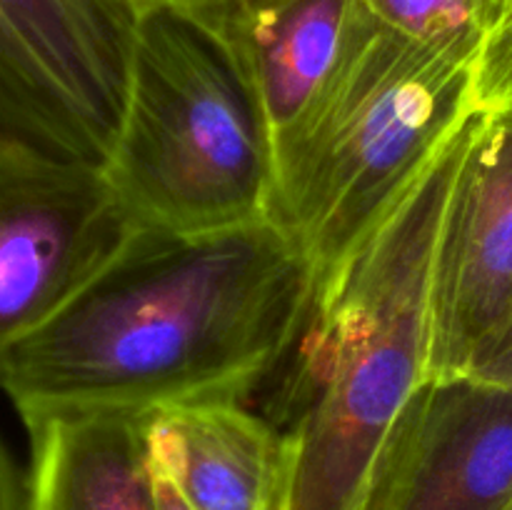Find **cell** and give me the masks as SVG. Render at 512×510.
I'll list each match as a JSON object with an SVG mask.
<instances>
[{"label":"cell","mask_w":512,"mask_h":510,"mask_svg":"<svg viewBox=\"0 0 512 510\" xmlns=\"http://www.w3.org/2000/svg\"><path fill=\"white\" fill-rule=\"evenodd\" d=\"M318 295L270 218L200 235L138 230L128 248L0 363L20 420L245 400L288 358Z\"/></svg>","instance_id":"cell-1"},{"label":"cell","mask_w":512,"mask_h":510,"mask_svg":"<svg viewBox=\"0 0 512 510\" xmlns=\"http://www.w3.org/2000/svg\"><path fill=\"white\" fill-rule=\"evenodd\" d=\"M475 115L318 288L270 418L285 453L278 510L363 508L390 428L428 380L435 250Z\"/></svg>","instance_id":"cell-2"},{"label":"cell","mask_w":512,"mask_h":510,"mask_svg":"<svg viewBox=\"0 0 512 510\" xmlns=\"http://www.w3.org/2000/svg\"><path fill=\"white\" fill-rule=\"evenodd\" d=\"M473 110L470 65L365 13L343 70L275 155L270 220L328 283Z\"/></svg>","instance_id":"cell-3"},{"label":"cell","mask_w":512,"mask_h":510,"mask_svg":"<svg viewBox=\"0 0 512 510\" xmlns=\"http://www.w3.org/2000/svg\"><path fill=\"white\" fill-rule=\"evenodd\" d=\"M105 175L143 230L200 235L270 218L275 150L263 110L183 8L140 13L128 113Z\"/></svg>","instance_id":"cell-4"},{"label":"cell","mask_w":512,"mask_h":510,"mask_svg":"<svg viewBox=\"0 0 512 510\" xmlns=\"http://www.w3.org/2000/svg\"><path fill=\"white\" fill-rule=\"evenodd\" d=\"M138 28L133 0H0V140L108 168Z\"/></svg>","instance_id":"cell-5"},{"label":"cell","mask_w":512,"mask_h":510,"mask_svg":"<svg viewBox=\"0 0 512 510\" xmlns=\"http://www.w3.org/2000/svg\"><path fill=\"white\" fill-rule=\"evenodd\" d=\"M138 230L103 168L0 140V363Z\"/></svg>","instance_id":"cell-6"},{"label":"cell","mask_w":512,"mask_h":510,"mask_svg":"<svg viewBox=\"0 0 512 510\" xmlns=\"http://www.w3.org/2000/svg\"><path fill=\"white\" fill-rule=\"evenodd\" d=\"M510 323L512 113H478L435 250L428 378L473 373Z\"/></svg>","instance_id":"cell-7"},{"label":"cell","mask_w":512,"mask_h":510,"mask_svg":"<svg viewBox=\"0 0 512 510\" xmlns=\"http://www.w3.org/2000/svg\"><path fill=\"white\" fill-rule=\"evenodd\" d=\"M360 510H512V385L425 380L390 428Z\"/></svg>","instance_id":"cell-8"},{"label":"cell","mask_w":512,"mask_h":510,"mask_svg":"<svg viewBox=\"0 0 512 510\" xmlns=\"http://www.w3.org/2000/svg\"><path fill=\"white\" fill-rule=\"evenodd\" d=\"M183 10L250 85L275 155L318 108L365 23L358 0H195Z\"/></svg>","instance_id":"cell-9"},{"label":"cell","mask_w":512,"mask_h":510,"mask_svg":"<svg viewBox=\"0 0 512 510\" xmlns=\"http://www.w3.org/2000/svg\"><path fill=\"white\" fill-rule=\"evenodd\" d=\"M150 410L73 408L23 418L25 510H158Z\"/></svg>","instance_id":"cell-10"},{"label":"cell","mask_w":512,"mask_h":510,"mask_svg":"<svg viewBox=\"0 0 512 510\" xmlns=\"http://www.w3.org/2000/svg\"><path fill=\"white\" fill-rule=\"evenodd\" d=\"M153 465L193 510H278L283 435L245 400H193L150 410Z\"/></svg>","instance_id":"cell-11"},{"label":"cell","mask_w":512,"mask_h":510,"mask_svg":"<svg viewBox=\"0 0 512 510\" xmlns=\"http://www.w3.org/2000/svg\"><path fill=\"white\" fill-rule=\"evenodd\" d=\"M390 33L473 65L500 0H358Z\"/></svg>","instance_id":"cell-12"},{"label":"cell","mask_w":512,"mask_h":510,"mask_svg":"<svg viewBox=\"0 0 512 510\" xmlns=\"http://www.w3.org/2000/svg\"><path fill=\"white\" fill-rule=\"evenodd\" d=\"M473 110L512 113V0H500L470 65Z\"/></svg>","instance_id":"cell-13"},{"label":"cell","mask_w":512,"mask_h":510,"mask_svg":"<svg viewBox=\"0 0 512 510\" xmlns=\"http://www.w3.org/2000/svg\"><path fill=\"white\" fill-rule=\"evenodd\" d=\"M0 510H25V470L0 438Z\"/></svg>","instance_id":"cell-14"},{"label":"cell","mask_w":512,"mask_h":510,"mask_svg":"<svg viewBox=\"0 0 512 510\" xmlns=\"http://www.w3.org/2000/svg\"><path fill=\"white\" fill-rule=\"evenodd\" d=\"M468 375H478V378L512 385V323L505 328V333L495 340L493 348L478 360L473 373Z\"/></svg>","instance_id":"cell-15"},{"label":"cell","mask_w":512,"mask_h":510,"mask_svg":"<svg viewBox=\"0 0 512 510\" xmlns=\"http://www.w3.org/2000/svg\"><path fill=\"white\" fill-rule=\"evenodd\" d=\"M155 493H158V510H193L180 490L158 468H155Z\"/></svg>","instance_id":"cell-16"},{"label":"cell","mask_w":512,"mask_h":510,"mask_svg":"<svg viewBox=\"0 0 512 510\" xmlns=\"http://www.w3.org/2000/svg\"><path fill=\"white\" fill-rule=\"evenodd\" d=\"M133 3L138 5L140 13H145V10L153 8H188L195 0H133Z\"/></svg>","instance_id":"cell-17"}]
</instances>
